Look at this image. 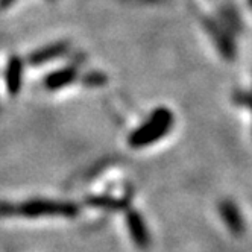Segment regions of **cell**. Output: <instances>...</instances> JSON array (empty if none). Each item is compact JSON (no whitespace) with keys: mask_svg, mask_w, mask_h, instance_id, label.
Here are the masks:
<instances>
[{"mask_svg":"<svg viewBox=\"0 0 252 252\" xmlns=\"http://www.w3.org/2000/svg\"><path fill=\"white\" fill-rule=\"evenodd\" d=\"M79 214V207L73 202L53 199H31L22 204L0 202V218H67Z\"/></svg>","mask_w":252,"mask_h":252,"instance_id":"obj_1","label":"cell"},{"mask_svg":"<svg viewBox=\"0 0 252 252\" xmlns=\"http://www.w3.org/2000/svg\"><path fill=\"white\" fill-rule=\"evenodd\" d=\"M175 122V117L170 110L161 106L151 114V117L143 123L140 128L132 131L128 141L131 148H146L149 145H154L159 138L169 134Z\"/></svg>","mask_w":252,"mask_h":252,"instance_id":"obj_2","label":"cell"},{"mask_svg":"<svg viewBox=\"0 0 252 252\" xmlns=\"http://www.w3.org/2000/svg\"><path fill=\"white\" fill-rule=\"evenodd\" d=\"M126 225H128L129 234L134 240V243L140 249H148L152 243L149 229L146 226V222L143 216L137 210H128L126 211Z\"/></svg>","mask_w":252,"mask_h":252,"instance_id":"obj_3","label":"cell"},{"mask_svg":"<svg viewBox=\"0 0 252 252\" xmlns=\"http://www.w3.org/2000/svg\"><path fill=\"white\" fill-rule=\"evenodd\" d=\"M68 50H70V44L67 41L52 43L49 46L33 50L29 55L28 61L32 65H41V64H46V63H50L53 60H58V58L64 57Z\"/></svg>","mask_w":252,"mask_h":252,"instance_id":"obj_4","label":"cell"},{"mask_svg":"<svg viewBox=\"0 0 252 252\" xmlns=\"http://www.w3.org/2000/svg\"><path fill=\"white\" fill-rule=\"evenodd\" d=\"M219 214L223 223L232 234H242L245 231V220L239 207L229 199H225L219 204Z\"/></svg>","mask_w":252,"mask_h":252,"instance_id":"obj_5","label":"cell"},{"mask_svg":"<svg viewBox=\"0 0 252 252\" xmlns=\"http://www.w3.org/2000/svg\"><path fill=\"white\" fill-rule=\"evenodd\" d=\"M23 61L19 57H11L6 65L5 79H6V88L11 96H17L20 93L23 85Z\"/></svg>","mask_w":252,"mask_h":252,"instance_id":"obj_6","label":"cell"},{"mask_svg":"<svg viewBox=\"0 0 252 252\" xmlns=\"http://www.w3.org/2000/svg\"><path fill=\"white\" fill-rule=\"evenodd\" d=\"M78 78V68L75 65H67L57 71H52L44 79V87L47 90H60L70 84H73Z\"/></svg>","mask_w":252,"mask_h":252,"instance_id":"obj_7","label":"cell"},{"mask_svg":"<svg viewBox=\"0 0 252 252\" xmlns=\"http://www.w3.org/2000/svg\"><path fill=\"white\" fill-rule=\"evenodd\" d=\"M87 204L106 208V210H125L129 207V202L126 199H119V197L110 196V194H100V196H90L87 197Z\"/></svg>","mask_w":252,"mask_h":252,"instance_id":"obj_8","label":"cell"},{"mask_svg":"<svg viewBox=\"0 0 252 252\" xmlns=\"http://www.w3.org/2000/svg\"><path fill=\"white\" fill-rule=\"evenodd\" d=\"M106 75L100 73V71H88L85 73L82 78H81V82L85 85V87H102L106 84Z\"/></svg>","mask_w":252,"mask_h":252,"instance_id":"obj_9","label":"cell"},{"mask_svg":"<svg viewBox=\"0 0 252 252\" xmlns=\"http://www.w3.org/2000/svg\"><path fill=\"white\" fill-rule=\"evenodd\" d=\"M236 100L242 105H246L248 108H251L252 110V94L249 93H245V94H237L236 96Z\"/></svg>","mask_w":252,"mask_h":252,"instance_id":"obj_10","label":"cell"},{"mask_svg":"<svg viewBox=\"0 0 252 252\" xmlns=\"http://www.w3.org/2000/svg\"><path fill=\"white\" fill-rule=\"evenodd\" d=\"M15 0H0V9H5L8 8L9 5H12Z\"/></svg>","mask_w":252,"mask_h":252,"instance_id":"obj_11","label":"cell"},{"mask_svg":"<svg viewBox=\"0 0 252 252\" xmlns=\"http://www.w3.org/2000/svg\"><path fill=\"white\" fill-rule=\"evenodd\" d=\"M248 5L251 6V9H252V0H248Z\"/></svg>","mask_w":252,"mask_h":252,"instance_id":"obj_12","label":"cell"},{"mask_svg":"<svg viewBox=\"0 0 252 252\" xmlns=\"http://www.w3.org/2000/svg\"><path fill=\"white\" fill-rule=\"evenodd\" d=\"M49 2H55V0H49Z\"/></svg>","mask_w":252,"mask_h":252,"instance_id":"obj_13","label":"cell"}]
</instances>
